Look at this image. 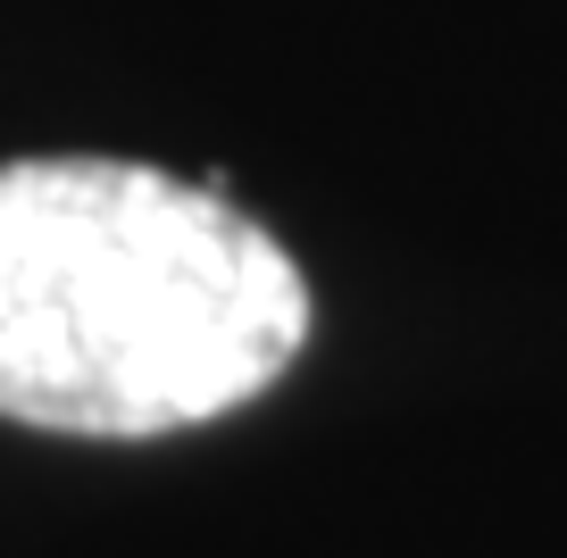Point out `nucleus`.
<instances>
[{"instance_id":"nucleus-1","label":"nucleus","mask_w":567,"mask_h":558,"mask_svg":"<svg viewBox=\"0 0 567 558\" xmlns=\"http://www.w3.org/2000/svg\"><path fill=\"white\" fill-rule=\"evenodd\" d=\"M309 342L292 250L134 158L0 167V417L151 442L259 401Z\"/></svg>"}]
</instances>
